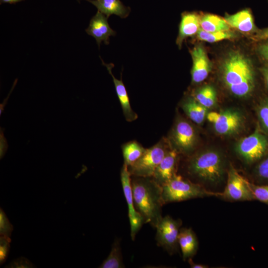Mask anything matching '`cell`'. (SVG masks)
<instances>
[{
	"instance_id": "5b68a950",
	"label": "cell",
	"mask_w": 268,
	"mask_h": 268,
	"mask_svg": "<svg viewBox=\"0 0 268 268\" xmlns=\"http://www.w3.org/2000/svg\"><path fill=\"white\" fill-rule=\"evenodd\" d=\"M168 151L166 142L163 139L151 147L146 149L137 161L128 167L131 175L142 177H152L156 168Z\"/></svg>"
},
{
	"instance_id": "83f0119b",
	"label": "cell",
	"mask_w": 268,
	"mask_h": 268,
	"mask_svg": "<svg viewBox=\"0 0 268 268\" xmlns=\"http://www.w3.org/2000/svg\"><path fill=\"white\" fill-rule=\"evenodd\" d=\"M255 171L257 179L262 184L268 185V156L260 160Z\"/></svg>"
},
{
	"instance_id": "ba28073f",
	"label": "cell",
	"mask_w": 268,
	"mask_h": 268,
	"mask_svg": "<svg viewBox=\"0 0 268 268\" xmlns=\"http://www.w3.org/2000/svg\"><path fill=\"white\" fill-rule=\"evenodd\" d=\"M220 197L231 201L255 200L248 181L231 166L228 171L226 186Z\"/></svg>"
},
{
	"instance_id": "4316f807",
	"label": "cell",
	"mask_w": 268,
	"mask_h": 268,
	"mask_svg": "<svg viewBox=\"0 0 268 268\" xmlns=\"http://www.w3.org/2000/svg\"><path fill=\"white\" fill-rule=\"evenodd\" d=\"M257 114L262 127L268 133V97L261 101L257 108Z\"/></svg>"
},
{
	"instance_id": "3957f363",
	"label": "cell",
	"mask_w": 268,
	"mask_h": 268,
	"mask_svg": "<svg viewBox=\"0 0 268 268\" xmlns=\"http://www.w3.org/2000/svg\"><path fill=\"white\" fill-rule=\"evenodd\" d=\"M188 171L201 181L215 185L223 179L224 162L217 151H204L193 156L189 161Z\"/></svg>"
},
{
	"instance_id": "30bf717a",
	"label": "cell",
	"mask_w": 268,
	"mask_h": 268,
	"mask_svg": "<svg viewBox=\"0 0 268 268\" xmlns=\"http://www.w3.org/2000/svg\"><path fill=\"white\" fill-rule=\"evenodd\" d=\"M131 176L128 166L124 164L121 171V180L124 194L128 204L131 237L134 241L144 222L141 216L136 210L134 207Z\"/></svg>"
},
{
	"instance_id": "7c38bea8",
	"label": "cell",
	"mask_w": 268,
	"mask_h": 268,
	"mask_svg": "<svg viewBox=\"0 0 268 268\" xmlns=\"http://www.w3.org/2000/svg\"><path fill=\"white\" fill-rule=\"evenodd\" d=\"M190 53L193 60L192 81L194 83H199L207 78L211 69L210 62L201 45H196Z\"/></svg>"
},
{
	"instance_id": "52a82bcc",
	"label": "cell",
	"mask_w": 268,
	"mask_h": 268,
	"mask_svg": "<svg viewBox=\"0 0 268 268\" xmlns=\"http://www.w3.org/2000/svg\"><path fill=\"white\" fill-rule=\"evenodd\" d=\"M182 225L180 219H175L169 215L163 217L156 227L155 239L158 246L170 254L177 252L178 235Z\"/></svg>"
},
{
	"instance_id": "9a60e30c",
	"label": "cell",
	"mask_w": 268,
	"mask_h": 268,
	"mask_svg": "<svg viewBox=\"0 0 268 268\" xmlns=\"http://www.w3.org/2000/svg\"><path fill=\"white\" fill-rule=\"evenodd\" d=\"M102 64L107 68L109 74L112 76L114 83L115 90L120 101L122 110L126 120L132 122L137 118V115L132 109L126 88L123 83L122 79H117L113 74L112 69L114 67L112 63L106 64L102 59Z\"/></svg>"
},
{
	"instance_id": "e0dca14e",
	"label": "cell",
	"mask_w": 268,
	"mask_h": 268,
	"mask_svg": "<svg viewBox=\"0 0 268 268\" xmlns=\"http://www.w3.org/2000/svg\"><path fill=\"white\" fill-rule=\"evenodd\" d=\"M224 19L229 26L241 32L250 33L257 31L252 13L249 9L227 15Z\"/></svg>"
},
{
	"instance_id": "d590c367",
	"label": "cell",
	"mask_w": 268,
	"mask_h": 268,
	"mask_svg": "<svg viewBox=\"0 0 268 268\" xmlns=\"http://www.w3.org/2000/svg\"><path fill=\"white\" fill-rule=\"evenodd\" d=\"M24 0H0V4L7 3L9 4H15L17 2L23 1Z\"/></svg>"
},
{
	"instance_id": "d6a6232c",
	"label": "cell",
	"mask_w": 268,
	"mask_h": 268,
	"mask_svg": "<svg viewBox=\"0 0 268 268\" xmlns=\"http://www.w3.org/2000/svg\"><path fill=\"white\" fill-rule=\"evenodd\" d=\"M253 39L257 42L268 40V27L258 30Z\"/></svg>"
},
{
	"instance_id": "2e32d148",
	"label": "cell",
	"mask_w": 268,
	"mask_h": 268,
	"mask_svg": "<svg viewBox=\"0 0 268 268\" xmlns=\"http://www.w3.org/2000/svg\"><path fill=\"white\" fill-rule=\"evenodd\" d=\"M201 17L196 12H185L182 14L176 43L181 47L183 41L197 34L200 29Z\"/></svg>"
},
{
	"instance_id": "f1b7e54d",
	"label": "cell",
	"mask_w": 268,
	"mask_h": 268,
	"mask_svg": "<svg viewBox=\"0 0 268 268\" xmlns=\"http://www.w3.org/2000/svg\"><path fill=\"white\" fill-rule=\"evenodd\" d=\"M255 53L262 66H268V40L258 42Z\"/></svg>"
},
{
	"instance_id": "9c48e42d",
	"label": "cell",
	"mask_w": 268,
	"mask_h": 268,
	"mask_svg": "<svg viewBox=\"0 0 268 268\" xmlns=\"http://www.w3.org/2000/svg\"><path fill=\"white\" fill-rule=\"evenodd\" d=\"M207 119L210 122L215 132L221 135H230L237 133L243 124L241 114L234 109H227L221 112L208 113Z\"/></svg>"
},
{
	"instance_id": "ac0fdd59",
	"label": "cell",
	"mask_w": 268,
	"mask_h": 268,
	"mask_svg": "<svg viewBox=\"0 0 268 268\" xmlns=\"http://www.w3.org/2000/svg\"><path fill=\"white\" fill-rule=\"evenodd\" d=\"M178 244L184 261L192 258L197 252L199 245L198 239L191 228L180 229L178 235Z\"/></svg>"
},
{
	"instance_id": "4dcf8cb0",
	"label": "cell",
	"mask_w": 268,
	"mask_h": 268,
	"mask_svg": "<svg viewBox=\"0 0 268 268\" xmlns=\"http://www.w3.org/2000/svg\"><path fill=\"white\" fill-rule=\"evenodd\" d=\"M10 238L4 236L0 237V263L3 264L6 260L10 249Z\"/></svg>"
},
{
	"instance_id": "d6986e66",
	"label": "cell",
	"mask_w": 268,
	"mask_h": 268,
	"mask_svg": "<svg viewBox=\"0 0 268 268\" xmlns=\"http://www.w3.org/2000/svg\"><path fill=\"white\" fill-rule=\"evenodd\" d=\"M95 6L100 11L108 18L115 14L124 18L131 11L129 7L125 6L120 0H86Z\"/></svg>"
},
{
	"instance_id": "277c9868",
	"label": "cell",
	"mask_w": 268,
	"mask_h": 268,
	"mask_svg": "<svg viewBox=\"0 0 268 268\" xmlns=\"http://www.w3.org/2000/svg\"><path fill=\"white\" fill-rule=\"evenodd\" d=\"M162 199L164 204L195 198L206 197H220V192L206 190L199 184L193 183L176 174L161 186Z\"/></svg>"
},
{
	"instance_id": "6da1fadb",
	"label": "cell",
	"mask_w": 268,
	"mask_h": 268,
	"mask_svg": "<svg viewBox=\"0 0 268 268\" xmlns=\"http://www.w3.org/2000/svg\"><path fill=\"white\" fill-rule=\"evenodd\" d=\"M222 81L233 95L244 97L254 90L256 72L253 61L240 52L229 53L221 66Z\"/></svg>"
},
{
	"instance_id": "f546056e",
	"label": "cell",
	"mask_w": 268,
	"mask_h": 268,
	"mask_svg": "<svg viewBox=\"0 0 268 268\" xmlns=\"http://www.w3.org/2000/svg\"><path fill=\"white\" fill-rule=\"evenodd\" d=\"M13 230L12 225L10 223L8 219L3 211V209H0V236H4L10 237L11 233Z\"/></svg>"
},
{
	"instance_id": "cb8c5ba5",
	"label": "cell",
	"mask_w": 268,
	"mask_h": 268,
	"mask_svg": "<svg viewBox=\"0 0 268 268\" xmlns=\"http://www.w3.org/2000/svg\"><path fill=\"white\" fill-rule=\"evenodd\" d=\"M194 98L205 108H210L216 102V91L212 86L206 85L196 92Z\"/></svg>"
},
{
	"instance_id": "5bb4252c",
	"label": "cell",
	"mask_w": 268,
	"mask_h": 268,
	"mask_svg": "<svg viewBox=\"0 0 268 268\" xmlns=\"http://www.w3.org/2000/svg\"><path fill=\"white\" fill-rule=\"evenodd\" d=\"M178 154L176 150H168L156 168L152 178L162 186L176 174Z\"/></svg>"
},
{
	"instance_id": "d4e9b609",
	"label": "cell",
	"mask_w": 268,
	"mask_h": 268,
	"mask_svg": "<svg viewBox=\"0 0 268 268\" xmlns=\"http://www.w3.org/2000/svg\"><path fill=\"white\" fill-rule=\"evenodd\" d=\"M197 36L198 39L201 41L214 43L224 40L233 39L235 37V35L230 30L208 32L200 28L197 34Z\"/></svg>"
},
{
	"instance_id": "1f68e13d",
	"label": "cell",
	"mask_w": 268,
	"mask_h": 268,
	"mask_svg": "<svg viewBox=\"0 0 268 268\" xmlns=\"http://www.w3.org/2000/svg\"><path fill=\"white\" fill-rule=\"evenodd\" d=\"M6 268H36L34 265L27 258L20 257L11 261L8 265L4 267Z\"/></svg>"
},
{
	"instance_id": "4fadbf2b",
	"label": "cell",
	"mask_w": 268,
	"mask_h": 268,
	"mask_svg": "<svg viewBox=\"0 0 268 268\" xmlns=\"http://www.w3.org/2000/svg\"><path fill=\"white\" fill-rule=\"evenodd\" d=\"M108 17L98 11L90 19L89 26L85 29L86 32L93 37L98 46L102 42L108 45L110 37L116 35V32L110 26L108 22Z\"/></svg>"
},
{
	"instance_id": "e575fe53",
	"label": "cell",
	"mask_w": 268,
	"mask_h": 268,
	"mask_svg": "<svg viewBox=\"0 0 268 268\" xmlns=\"http://www.w3.org/2000/svg\"><path fill=\"white\" fill-rule=\"evenodd\" d=\"M188 263L189 264L190 267L192 268H208V266L203 264H196L192 260V258H190L188 260Z\"/></svg>"
},
{
	"instance_id": "7a4b0ae2",
	"label": "cell",
	"mask_w": 268,
	"mask_h": 268,
	"mask_svg": "<svg viewBox=\"0 0 268 268\" xmlns=\"http://www.w3.org/2000/svg\"><path fill=\"white\" fill-rule=\"evenodd\" d=\"M134 203L144 223L156 228L163 217L162 187L152 177L131 178Z\"/></svg>"
},
{
	"instance_id": "44dd1931",
	"label": "cell",
	"mask_w": 268,
	"mask_h": 268,
	"mask_svg": "<svg viewBox=\"0 0 268 268\" xmlns=\"http://www.w3.org/2000/svg\"><path fill=\"white\" fill-rule=\"evenodd\" d=\"M200 26L208 32L229 30L228 24L224 19L212 14H206L200 18Z\"/></svg>"
},
{
	"instance_id": "ffe728a7",
	"label": "cell",
	"mask_w": 268,
	"mask_h": 268,
	"mask_svg": "<svg viewBox=\"0 0 268 268\" xmlns=\"http://www.w3.org/2000/svg\"><path fill=\"white\" fill-rule=\"evenodd\" d=\"M181 107L194 122L201 124L203 122L207 114V108L201 104L194 97H188L182 103Z\"/></svg>"
},
{
	"instance_id": "484cf974",
	"label": "cell",
	"mask_w": 268,
	"mask_h": 268,
	"mask_svg": "<svg viewBox=\"0 0 268 268\" xmlns=\"http://www.w3.org/2000/svg\"><path fill=\"white\" fill-rule=\"evenodd\" d=\"M248 184L255 200L268 205V185H257L249 182Z\"/></svg>"
},
{
	"instance_id": "7402d4cb",
	"label": "cell",
	"mask_w": 268,
	"mask_h": 268,
	"mask_svg": "<svg viewBox=\"0 0 268 268\" xmlns=\"http://www.w3.org/2000/svg\"><path fill=\"white\" fill-rule=\"evenodd\" d=\"M125 267L120 240L116 238L112 244L111 250L109 256L99 268H124Z\"/></svg>"
},
{
	"instance_id": "836d02e7",
	"label": "cell",
	"mask_w": 268,
	"mask_h": 268,
	"mask_svg": "<svg viewBox=\"0 0 268 268\" xmlns=\"http://www.w3.org/2000/svg\"><path fill=\"white\" fill-rule=\"evenodd\" d=\"M259 70L263 77L265 87L268 91V66H262L259 68Z\"/></svg>"
},
{
	"instance_id": "8fae6325",
	"label": "cell",
	"mask_w": 268,
	"mask_h": 268,
	"mask_svg": "<svg viewBox=\"0 0 268 268\" xmlns=\"http://www.w3.org/2000/svg\"><path fill=\"white\" fill-rule=\"evenodd\" d=\"M171 137L178 149L183 152H188L194 147L197 134L194 128L189 122L180 119L176 122Z\"/></svg>"
},
{
	"instance_id": "603a6c76",
	"label": "cell",
	"mask_w": 268,
	"mask_h": 268,
	"mask_svg": "<svg viewBox=\"0 0 268 268\" xmlns=\"http://www.w3.org/2000/svg\"><path fill=\"white\" fill-rule=\"evenodd\" d=\"M146 149L134 141L125 144L122 147L124 164L128 167L132 166L142 156Z\"/></svg>"
},
{
	"instance_id": "8992f818",
	"label": "cell",
	"mask_w": 268,
	"mask_h": 268,
	"mask_svg": "<svg viewBox=\"0 0 268 268\" xmlns=\"http://www.w3.org/2000/svg\"><path fill=\"white\" fill-rule=\"evenodd\" d=\"M236 151L248 163L260 161L268 153V138L257 129L254 133L239 141Z\"/></svg>"
}]
</instances>
